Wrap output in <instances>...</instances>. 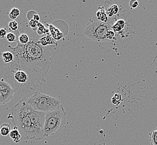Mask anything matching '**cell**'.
<instances>
[{
    "mask_svg": "<svg viewBox=\"0 0 157 145\" xmlns=\"http://www.w3.org/2000/svg\"><path fill=\"white\" fill-rule=\"evenodd\" d=\"M39 42L43 46L45 47L54 45H57V43L54 41V39L50 34H48L46 36L42 37L39 40Z\"/></svg>",
    "mask_w": 157,
    "mask_h": 145,
    "instance_id": "cell-13",
    "label": "cell"
},
{
    "mask_svg": "<svg viewBox=\"0 0 157 145\" xmlns=\"http://www.w3.org/2000/svg\"><path fill=\"white\" fill-rule=\"evenodd\" d=\"M109 26L115 32L116 40L121 42H128L136 34V28L134 22L132 19L126 17L116 20Z\"/></svg>",
    "mask_w": 157,
    "mask_h": 145,
    "instance_id": "cell-6",
    "label": "cell"
},
{
    "mask_svg": "<svg viewBox=\"0 0 157 145\" xmlns=\"http://www.w3.org/2000/svg\"><path fill=\"white\" fill-rule=\"evenodd\" d=\"M38 22L36 21H35L34 19H32L29 21V25L32 28L33 30L34 31H37L38 30Z\"/></svg>",
    "mask_w": 157,
    "mask_h": 145,
    "instance_id": "cell-22",
    "label": "cell"
},
{
    "mask_svg": "<svg viewBox=\"0 0 157 145\" xmlns=\"http://www.w3.org/2000/svg\"><path fill=\"white\" fill-rule=\"evenodd\" d=\"M7 40L10 42V43H14V42H17V40L18 38L16 37V35L12 32H9L7 34L6 36Z\"/></svg>",
    "mask_w": 157,
    "mask_h": 145,
    "instance_id": "cell-19",
    "label": "cell"
},
{
    "mask_svg": "<svg viewBox=\"0 0 157 145\" xmlns=\"http://www.w3.org/2000/svg\"><path fill=\"white\" fill-rule=\"evenodd\" d=\"M11 131V127L8 123H3L0 127V133L2 136H6L10 135Z\"/></svg>",
    "mask_w": 157,
    "mask_h": 145,
    "instance_id": "cell-15",
    "label": "cell"
},
{
    "mask_svg": "<svg viewBox=\"0 0 157 145\" xmlns=\"http://www.w3.org/2000/svg\"><path fill=\"white\" fill-rule=\"evenodd\" d=\"M10 136L13 139V141L15 143H19L20 142L21 139H22V136L18 129L14 127V128L11 130L10 133Z\"/></svg>",
    "mask_w": 157,
    "mask_h": 145,
    "instance_id": "cell-14",
    "label": "cell"
},
{
    "mask_svg": "<svg viewBox=\"0 0 157 145\" xmlns=\"http://www.w3.org/2000/svg\"><path fill=\"white\" fill-rule=\"evenodd\" d=\"M84 34L92 40L98 42H113L117 39L115 32L107 24L100 22L96 17L90 19L86 26Z\"/></svg>",
    "mask_w": 157,
    "mask_h": 145,
    "instance_id": "cell-3",
    "label": "cell"
},
{
    "mask_svg": "<svg viewBox=\"0 0 157 145\" xmlns=\"http://www.w3.org/2000/svg\"><path fill=\"white\" fill-rule=\"evenodd\" d=\"M121 101V95L119 94H115L112 98V103L113 104L117 105L120 103Z\"/></svg>",
    "mask_w": 157,
    "mask_h": 145,
    "instance_id": "cell-21",
    "label": "cell"
},
{
    "mask_svg": "<svg viewBox=\"0 0 157 145\" xmlns=\"http://www.w3.org/2000/svg\"><path fill=\"white\" fill-rule=\"evenodd\" d=\"M67 113L64 107L45 114L44 137L53 136L65 126Z\"/></svg>",
    "mask_w": 157,
    "mask_h": 145,
    "instance_id": "cell-5",
    "label": "cell"
},
{
    "mask_svg": "<svg viewBox=\"0 0 157 145\" xmlns=\"http://www.w3.org/2000/svg\"><path fill=\"white\" fill-rule=\"evenodd\" d=\"M104 8L107 13L109 21L107 25L109 26L116 20L125 18L128 15V11L116 0H107L105 2Z\"/></svg>",
    "mask_w": 157,
    "mask_h": 145,
    "instance_id": "cell-8",
    "label": "cell"
},
{
    "mask_svg": "<svg viewBox=\"0 0 157 145\" xmlns=\"http://www.w3.org/2000/svg\"><path fill=\"white\" fill-rule=\"evenodd\" d=\"M7 31L6 28H2L0 29V38L3 39L7 35Z\"/></svg>",
    "mask_w": 157,
    "mask_h": 145,
    "instance_id": "cell-24",
    "label": "cell"
},
{
    "mask_svg": "<svg viewBox=\"0 0 157 145\" xmlns=\"http://www.w3.org/2000/svg\"><path fill=\"white\" fill-rule=\"evenodd\" d=\"M96 17L100 22L107 24L109 21V18L104 6H99L98 7V10L96 13Z\"/></svg>",
    "mask_w": 157,
    "mask_h": 145,
    "instance_id": "cell-11",
    "label": "cell"
},
{
    "mask_svg": "<svg viewBox=\"0 0 157 145\" xmlns=\"http://www.w3.org/2000/svg\"><path fill=\"white\" fill-rule=\"evenodd\" d=\"M6 75H8L6 76L7 79L10 81V84L15 85V90L17 92L21 93L25 88H32L33 86L35 87L28 74L18 67H15Z\"/></svg>",
    "mask_w": 157,
    "mask_h": 145,
    "instance_id": "cell-7",
    "label": "cell"
},
{
    "mask_svg": "<svg viewBox=\"0 0 157 145\" xmlns=\"http://www.w3.org/2000/svg\"><path fill=\"white\" fill-rule=\"evenodd\" d=\"M129 6L131 9H135L139 6V1L137 0H132L129 2Z\"/></svg>",
    "mask_w": 157,
    "mask_h": 145,
    "instance_id": "cell-23",
    "label": "cell"
},
{
    "mask_svg": "<svg viewBox=\"0 0 157 145\" xmlns=\"http://www.w3.org/2000/svg\"><path fill=\"white\" fill-rule=\"evenodd\" d=\"M29 113L32 120V123L34 127L36 139L35 140H41L44 138L43 134L45 119V113L39 112L35 110L28 104Z\"/></svg>",
    "mask_w": 157,
    "mask_h": 145,
    "instance_id": "cell-9",
    "label": "cell"
},
{
    "mask_svg": "<svg viewBox=\"0 0 157 145\" xmlns=\"http://www.w3.org/2000/svg\"><path fill=\"white\" fill-rule=\"evenodd\" d=\"M20 9L17 8H13L9 13V18L13 20V21H15V20L17 19V17L20 15Z\"/></svg>",
    "mask_w": 157,
    "mask_h": 145,
    "instance_id": "cell-17",
    "label": "cell"
},
{
    "mask_svg": "<svg viewBox=\"0 0 157 145\" xmlns=\"http://www.w3.org/2000/svg\"><path fill=\"white\" fill-rule=\"evenodd\" d=\"M30 41V39L29 36V35L27 34L22 33L19 35L17 43H18L20 44L24 45L28 44Z\"/></svg>",
    "mask_w": 157,
    "mask_h": 145,
    "instance_id": "cell-16",
    "label": "cell"
},
{
    "mask_svg": "<svg viewBox=\"0 0 157 145\" xmlns=\"http://www.w3.org/2000/svg\"><path fill=\"white\" fill-rule=\"evenodd\" d=\"M9 47L16 58L15 67L27 72L35 87L44 84V77L50 69L56 45L45 47L38 40L32 39L27 44L23 45L17 43L16 47L10 45Z\"/></svg>",
    "mask_w": 157,
    "mask_h": 145,
    "instance_id": "cell-1",
    "label": "cell"
},
{
    "mask_svg": "<svg viewBox=\"0 0 157 145\" xmlns=\"http://www.w3.org/2000/svg\"><path fill=\"white\" fill-rule=\"evenodd\" d=\"M1 57L3 62L5 64L13 63L16 59L13 52L9 51L2 53L1 54Z\"/></svg>",
    "mask_w": 157,
    "mask_h": 145,
    "instance_id": "cell-12",
    "label": "cell"
},
{
    "mask_svg": "<svg viewBox=\"0 0 157 145\" xmlns=\"http://www.w3.org/2000/svg\"><path fill=\"white\" fill-rule=\"evenodd\" d=\"M15 89L5 79L0 80V105L6 104L13 97Z\"/></svg>",
    "mask_w": 157,
    "mask_h": 145,
    "instance_id": "cell-10",
    "label": "cell"
},
{
    "mask_svg": "<svg viewBox=\"0 0 157 145\" xmlns=\"http://www.w3.org/2000/svg\"><path fill=\"white\" fill-rule=\"evenodd\" d=\"M28 103L34 110L45 113L63 107L59 99L38 91L28 98Z\"/></svg>",
    "mask_w": 157,
    "mask_h": 145,
    "instance_id": "cell-4",
    "label": "cell"
},
{
    "mask_svg": "<svg viewBox=\"0 0 157 145\" xmlns=\"http://www.w3.org/2000/svg\"><path fill=\"white\" fill-rule=\"evenodd\" d=\"M33 19H34L35 21H36L37 22H39V21H40V16H39L37 13H35V14L34 15Z\"/></svg>",
    "mask_w": 157,
    "mask_h": 145,
    "instance_id": "cell-25",
    "label": "cell"
},
{
    "mask_svg": "<svg viewBox=\"0 0 157 145\" xmlns=\"http://www.w3.org/2000/svg\"><path fill=\"white\" fill-rule=\"evenodd\" d=\"M149 141L151 145H157V127L154 131L151 133Z\"/></svg>",
    "mask_w": 157,
    "mask_h": 145,
    "instance_id": "cell-18",
    "label": "cell"
},
{
    "mask_svg": "<svg viewBox=\"0 0 157 145\" xmlns=\"http://www.w3.org/2000/svg\"><path fill=\"white\" fill-rule=\"evenodd\" d=\"M10 32H17L18 30V23L16 21H11L9 23Z\"/></svg>",
    "mask_w": 157,
    "mask_h": 145,
    "instance_id": "cell-20",
    "label": "cell"
},
{
    "mask_svg": "<svg viewBox=\"0 0 157 145\" xmlns=\"http://www.w3.org/2000/svg\"><path fill=\"white\" fill-rule=\"evenodd\" d=\"M28 102V98H26L19 101L12 108L10 115L15 123V127L20 131L22 139L35 140L36 134L29 113Z\"/></svg>",
    "mask_w": 157,
    "mask_h": 145,
    "instance_id": "cell-2",
    "label": "cell"
}]
</instances>
